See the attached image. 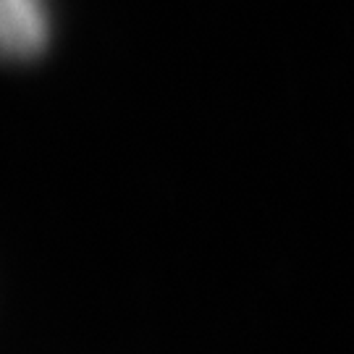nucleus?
Wrapping results in <instances>:
<instances>
[{"instance_id":"nucleus-1","label":"nucleus","mask_w":354,"mask_h":354,"mask_svg":"<svg viewBox=\"0 0 354 354\" xmlns=\"http://www.w3.org/2000/svg\"><path fill=\"white\" fill-rule=\"evenodd\" d=\"M50 39V0H0V61H32Z\"/></svg>"}]
</instances>
